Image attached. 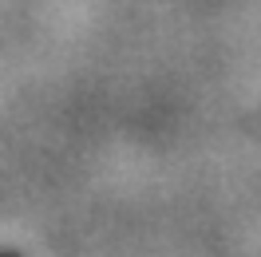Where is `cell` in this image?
I'll list each match as a JSON object with an SVG mask.
<instances>
[{
    "mask_svg": "<svg viewBox=\"0 0 261 257\" xmlns=\"http://www.w3.org/2000/svg\"><path fill=\"white\" fill-rule=\"evenodd\" d=\"M0 257H16V253H0Z\"/></svg>",
    "mask_w": 261,
    "mask_h": 257,
    "instance_id": "6da1fadb",
    "label": "cell"
}]
</instances>
